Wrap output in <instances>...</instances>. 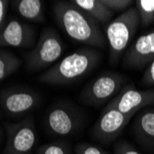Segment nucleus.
Returning a JSON list of instances; mask_svg holds the SVG:
<instances>
[{"label": "nucleus", "instance_id": "f257e3e1", "mask_svg": "<svg viewBox=\"0 0 154 154\" xmlns=\"http://www.w3.org/2000/svg\"><path fill=\"white\" fill-rule=\"evenodd\" d=\"M53 10L55 21L69 38L90 46H105V34L99 23L72 1H55Z\"/></svg>", "mask_w": 154, "mask_h": 154}, {"label": "nucleus", "instance_id": "f03ea898", "mask_svg": "<svg viewBox=\"0 0 154 154\" xmlns=\"http://www.w3.org/2000/svg\"><path fill=\"white\" fill-rule=\"evenodd\" d=\"M100 54L91 48H79L42 73L38 80L52 85H66L86 76L99 64Z\"/></svg>", "mask_w": 154, "mask_h": 154}, {"label": "nucleus", "instance_id": "7ed1b4c3", "mask_svg": "<svg viewBox=\"0 0 154 154\" xmlns=\"http://www.w3.org/2000/svg\"><path fill=\"white\" fill-rule=\"evenodd\" d=\"M140 23L136 8H130L112 20L105 28V38L110 52V62L116 64L128 49Z\"/></svg>", "mask_w": 154, "mask_h": 154}, {"label": "nucleus", "instance_id": "20e7f679", "mask_svg": "<svg viewBox=\"0 0 154 154\" xmlns=\"http://www.w3.org/2000/svg\"><path fill=\"white\" fill-rule=\"evenodd\" d=\"M65 45L54 29L47 28L42 32L35 47L27 55V66L37 71L54 64L63 54Z\"/></svg>", "mask_w": 154, "mask_h": 154}, {"label": "nucleus", "instance_id": "39448f33", "mask_svg": "<svg viewBox=\"0 0 154 154\" xmlns=\"http://www.w3.org/2000/svg\"><path fill=\"white\" fill-rule=\"evenodd\" d=\"M125 78L107 72L91 80L82 90L81 100L89 105H101L116 97L122 90Z\"/></svg>", "mask_w": 154, "mask_h": 154}, {"label": "nucleus", "instance_id": "423d86ee", "mask_svg": "<svg viewBox=\"0 0 154 154\" xmlns=\"http://www.w3.org/2000/svg\"><path fill=\"white\" fill-rule=\"evenodd\" d=\"M152 103H154V89L139 91L133 84H128L122 88L106 107L116 109L125 115L135 116L140 109Z\"/></svg>", "mask_w": 154, "mask_h": 154}, {"label": "nucleus", "instance_id": "0eeeda50", "mask_svg": "<svg viewBox=\"0 0 154 154\" xmlns=\"http://www.w3.org/2000/svg\"><path fill=\"white\" fill-rule=\"evenodd\" d=\"M8 140L5 154H29L36 142V131L32 118L7 125Z\"/></svg>", "mask_w": 154, "mask_h": 154}, {"label": "nucleus", "instance_id": "6e6552de", "mask_svg": "<svg viewBox=\"0 0 154 154\" xmlns=\"http://www.w3.org/2000/svg\"><path fill=\"white\" fill-rule=\"evenodd\" d=\"M133 116L125 115L116 109L105 107L92 128L93 137L103 143L114 141Z\"/></svg>", "mask_w": 154, "mask_h": 154}, {"label": "nucleus", "instance_id": "1a4fd4ad", "mask_svg": "<svg viewBox=\"0 0 154 154\" xmlns=\"http://www.w3.org/2000/svg\"><path fill=\"white\" fill-rule=\"evenodd\" d=\"M154 60V30L138 36L123 57L124 66L141 69Z\"/></svg>", "mask_w": 154, "mask_h": 154}, {"label": "nucleus", "instance_id": "9d476101", "mask_svg": "<svg viewBox=\"0 0 154 154\" xmlns=\"http://www.w3.org/2000/svg\"><path fill=\"white\" fill-rule=\"evenodd\" d=\"M34 41L33 28L16 19H10L0 30V46L27 48L32 47Z\"/></svg>", "mask_w": 154, "mask_h": 154}, {"label": "nucleus", "instance_id": "9b49d317", "mask_svg": "<svg viewBox=\"0 0 154 154\" xmlns=\"http://www.w3.org/2000/svg\"><path fill=\"white\" fill-rule=\"evenodd\" d=\"M0 102L6 113L17 116L34 108L39 102V97L32 91L13 90L4 91L0 96Z\"/></svg>", "mask_w": 154, "mask_h": 154}, {"label": "nucleus", "instance_id": "f8f14e48", "mask_svg": "<svg viewBox=\"0 0 154 154\" xmlns=\"http://www.w3.org/2000/svg\"><path fill=\"white\" fill-rule=\"evenodd\" d=\"M47 129L55 136H68L75 131L79 120L70 109L57 105L52 107L46 115Z\"/></svg>", "mask_w": 154, "mask_h": 154}, {"label": "nucleus", "instance_id": "ddd939ff", "mask_svg": "<svg viewBox=\"0 0 154 154\" xmlns=\"http://www.w3.org/2000/svg\"><path fill=\"white\" fill-rule=\"evenodd\" d=\"M134 133L142 144L154 146V109H146L137 115L134 122Z\"/></svg>", "mask_w": 154, "mask_h": 154}, {"label": "nucleus", "instance_id": "4468645a", "mask_svg": "<svg viewBox=\"0 0 154 154\" xmlns=\"http://www.w3.org/2000/svg\"><path fill=\"white\" fill-rule=\"evenodd\" d=\"M72 2L99 24L110 22L114 17V12L109 9L102 0H74Z\"/></svg>", "mask_w": 154, "mask_h": 154}, {"label": "nucleus", "instance_id": "2eb2a0df", "mask_svg": "<svg viewBox=\"0 0 154 154\" xmlns=\"http://www.w3.org/2000/svg\"><path fill=\"white\" fill-rule=\"evenodd\" d=\"M19 15L30 21L41 22L45 20L44 2L40 0H16L11 2Z\"/></svg>", "mask_w": 154, "mask_h": 154}, {"label": "nucleus", "instance_id": "dca6fc26", "mask_svg": "<svg viewBox=\"0 0 154 154\" xmlns=\"http://www.w3.org/2000/svg\"><path fill=\"white\" fill-rule=\"evenodd\" d=\"M136 8L138 13L139 23L146 28L154 23V0H137Z\"/></svg>", "mask_w": 154, "mask_h": 154}, {"label": "nucleus", "instance_id": "f3484780", "mask_svg": "<svg viewBox=\"0 0 154 154\" xmlns=\"http://www.w3.org/2000/svg\"><path fill=\"white\" fill-rule=\"evenodd\" d=\"M20 62L16 55L11 53L0 51V81L17 71Z\"/></svg>", "mask_w": 154, "mask_h": 154}, {"label": "nucleus", "instance_id": "a211bd4d", "mask_svg": "<svg viewBox=\"0 0 154 154\" xmlns=\"http://www.w3.org/2000/svg\"><path fill=\"white\" fill-rule=\"evenodd\" d=\"M103 3L109 8L115 12H125L130 8V7L135 3L132 0H102Z\"/></svg>", "mask_w": 154, "mask_h": 154}, {"label": "nucleus", "instance_id": "6ab92c4d", "mask_svg": "<svg viewBox=\"0 0 154 154\" xmlns=\"http://www.w3.org/2000/svg\"><path fill=\"white\" fill-rule=\"evenodd\" d=\"M38 154H68V149L63 143L53 142L42 146L38 149Z\"/></svg>", "mask_w": 154, "mask_h": 154}, {"label": "nucleus", "instance_id": "aec40b11", "mask_svg": "<svg viewBox=\"0 0 154 154\" xmlns=\"http://www.w3.org/2000/svg\"><path fill=\"white\" fill-rule=\"evenodd\" d=\"M76 154H110L102 148L90 144V143H80L76 146Z\"/></svg>", "mask_w": 154, "mask_h": 154}, {"label": "nucleus", "instance_id": "412c9836", "mask_svg": "<svg viewBox=\"0 0 154 154\" xmlns=\"http://www.w3.org/2000/svg\"><path fill=\"white\" fill-rule=\"evenodd\" d=\"M115 154H140L139 151L127 141H119L115 145Z\"/></svg>", "mask_w": 154, "mask_h": 154}, {"label": "nucleus", "instance_id": "4be33fe9", "mask_svg": "<svg viewBox=\"0 0 154 154\" xmlns=\"http://www.w3.org/2000/svg\"><path fill=\"white\" fill-rule=\"evenodd\" d=\"M140 83L145 87H154V60L147 66Z\"/></svg>", "mask_w": 154, "mask_h": 154}, {"label": "nucleus", "instance_id": "5701e85b", "mask_svg": "<svg viewBox=\"0 0 154 154\" xmlns=\"http://www.w3.org/2000/svg\"><path fill=\"white\" fill-rule=\"evenodd\" d=\"M9 2L7 0H0V30L6 24V17Z\"/></svg>", "mask_w": 154, "mask_h": 154}, {"label": "nucleus", "instance_id": "b1692460", "mask_svg": "<svg viewBox=\"0 0 154 154\" xmlns=\"http://www.w3.org/2000/svg\"><path fill=\"white\" fill-rule=\"evenodd\" d=\"M0 139H1V131H0Z\"/></svg>", "mask_w": 154, "mask_h": 154}]
</instances>
